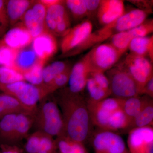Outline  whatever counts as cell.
Masks as SVG:
<instances>
[{"instance_id": "6da1fadb", "label": "cell", "mask_w": 153, "mask_h": 153, "mask_svg": "<svg viewBox=\"0 0 153 153\" xmlns=\"http://www.w3.org/2000/svg\"><path fill=\"white\" fill-rule=\"evenodd\" d=\"M63 117L64 134L75 141L85 143L93 134V125L87 102L80 94L63 89L54 97Z\"/></svg>"}, {"instance_id": "7a4b0ae2", "label": "cell", "mask_w": 153, "mask_h": 153, "mask_svg": "<svg viewBox=\"0 0 153 153\" xmlns=\"http://www.w3.org/2000/svg\"><path fill=\"white\" fill-rule=\"evenodd\" d=\"M32 127L54 137L64 134V123L61 111L54 97L49 95L39 101L32 116Z\"/></svg>"}, {"instance_id": "3957f363", "label": "cell", "mask_w": 153, "mask_h": 153, "mask_svg": "<svg viewBox=\"0 0 153 153\" xmlns=\"http://www.w3.org/2000/svg\"><path fill=\"white\" fill-rule=\"evenodd\" d=\"M106 72L111 93L113 97L125 99L141 95L139 87L122 64Z\"/></svg>"}, {"instance_id": "277c9868", "label": "cell", "mask_w": 153, "mask_h": 153, "mask_svg": "<svg viewBox=\"0 0 153 153\" xmlns=\"http://www.w3.org/2000/svg\"><path fill=\"white\" fill-rule=\"evenodd\" d=\"M123 100L114 97H108L98 102L86 100L93 126L99 129L106 130L113 114L117 110L122 108Z\"/></svg>"}, {"instance_id": "5b68a950", "label": "cell", "mask_w": 153, "mask_h": 153, "mask_svg": "<svg viewBox=\"0 0 153 153\" xmlns=\"http://www.w3.org/2000/svg\"><path fill=\"white\" fill-rule=\"evenodd\" d=\"M0 91L16 99L33 112L41 99L40 88L25 81L8 84L0 83Z\"/></svg>"}, {"instance_id": "8992f818", "label": "cell", "mask_w": 153, "mask_h": 153, "mask_svg": "<svg viewBox=\"0 0 153 153\" xmlns=\"http://www.w3.org/2000/svg\"><path fill=\"white\" fill-rule=\"evenodd\" d=\"M93 25L89 20H85L71 28L63 37L60 47L63 56L76 55L82 44L92 33Z\"/></svg>"}, {"instance_id": "52a82bcc", "label": "cell", "mask_w": 153, "mask_h": 153, "mask_svg": "<svg viewBox=\"0 0 153 153\" xmlns=\"http://www.w3.org/2000/svg\"><path fill=\"white\" fill-rule=\"evenodd\" d=\"M148 13L139 9H134L121 16L112 23L105 25L98 33L103 40L110 38L114 34L129 31L145 22Z\"/></svg>"}, {"instance_id": "ba28073f", "label": "cell", "mask_w": 153, "mask_h": 153, "mask_svg": "<svg viewBox=\"0 0 153 153\" xmlns=\"http://www.w3.org/2000/svg\"><path fill=\"white\" fill-rule=\"evenodd\" d=\"M123 55L110 43L94 47L89 51L91 71L105 73L112 68Z\"/></svg>"}, {"instance_id": "9c48e42d", "label": "cell", "mask_w": 153, "mask_h": 153, "mask_svg": "<svg viewBox=\"0 0 153 153\" xmlns=\"http://www.w3.org/2000/svg\"><path fill=\"white\" fill-rule=\"evenodd\" d=\"M91 138L94 153H129L123 139L117 133L99 129Z\"/></svg>"}, {"instance_id": "30bf717a", "label": "cell", "mask_w": 153, "mask_h": 153, "mask_svg": "<svg viewBox=\"0 0 153 153\" xmlns=\"http://www.w3.org/2000/svg\"><path fill=\"white\" fill-rule=\"evenodd\" d=\"M122 64L137 82L141 93L145 84L153 77L152 63L146 57L130 53Z\"/></svg>"}, {"instance_id": "8fae6325", "label": "cell", "mask_w": 153, "mask_h": 153, "mask_svg": "<svg viewBox=\"0 0 153 153\" xmlns=\"http://www.w3.org/2000/svg\"><path fill=\"white\" fill-rule=\"evenodd\" d=\"M46 11L47 8L40 1H35L21 19V22L30 32L33 38L46 30Z\"/></svg>"}, {"instance_id": "7c38bea8", "label": "cell", "mask_w": 153, "mask_h": 153, "mask_svg": "<svg viewBox=\"0 0 153 153\" xmlns=\"http://www.w3.org/2000/svg\"><path fill=\"white\" fill-rule=\"evenodd\" d=\"M91 70L89 52L71 68L68 90L73 93H81L85 88Z\"/></svg>"}, {"instance_id": "4fadbf2b", "label": "cell", "mask_w": 153, "mask_h": 153, "mask_svg": "<svg viewBox=\"0 0 153 153\" xmlns=\"http://www.w3.org/2000/svg\"><path fill=\"white\" fill-rule=\"evenodd\" d=\"M127 143L129 153H147L153 146L152 126L131 130L128 132Z\"/></svg>"}, {"instance_id": "5bb4252c", "label": "cell", "mask_w": 153, "mask_h": 153, "mask_svg": "<svg viewBox=\"0 0 153 153\" xmlns=\"http://www.w3.org/2000/svg\"><path fill=\"white\" fill-rule=\"evenodd\" d=\"M46 8L45 25L46 30L48 32L54 35L56 29L71 23L65 1L59 0L56 4Z\"/></svg>"}, {"instance_id": "9a60e30c", "label": "cell", "mask_w": 153, "mask_h": 153, "mask_svg": "<svg viewBox=\"0 0 153 153\" xmlns=\"http://www.w3.org/2000/svg\"><path fill=\"white\" fill-rule=\"evenodd\" d=\"M31 46L38 59L45 63L56 54L58 49L55 36L47 30L33 38Z\"/></svg>"}, {"instance_id": "2e32d148", "label": "cell", "mask_w": 153, "mask_h": 153, "mask_svg": "<svg viewBox=\"0 0 153 153\" xmlns=\"http://www.w3.org/2000/svg\"><path fill=\"white\" fill-rule=\"evenodd\" d=\"M33 39L30 32L20 22L7 30L0 39V41L11 49L19 50L29 47Z\"/></svg>"}, {"instance_id": "e0dca14e", "label": "cell", "mask_w": 153, "mask_h": 153, "mask_svg": "<svg viewBox=\"0 0 153 153\" xmlns=\"http://www.w3.org/2000/svg\"><path fill=\"white\" fill-rule=\"evenodd\" d=\"M125 13L124 3L122 0H100L97 17L101 25H109Z\"/></svg>"}, {"instance_id": "ac0fdd59", "label": "cell", "mask_w": 153, "mask_h": 153, "mask_svg": "<svg viewBox=\"0 0 153 153\" xmlns=\"http://www.w3.org/2000/svg\"><path fill=\"white\" fill-rule=\"evenodd\" d=\"M32 111L16 99L8 94H0V119L10 114H26L33 116Z\"/></svg>"}, {"instance_id": "d6986e66", "label": "cell", "mask_w": 153, "mask_h": 153, "mask_svg": "<svg viewBox=\"0 0 153 153\" xmlns=\"http://www.w3.org/2000/svg\"><path fill=\"white\" fill-rule=\"evenodd\" d=\"M35 1L9 0L6 1V9L10 25L13 26L21 21Z\"/></svg>"}, {"instance_id": "ffe728a7", "label": "cell", "mask_w": 153, "mask_h": 153, "mask_svg": "<svg viewBox=\"0 0 153 153\" xmlns=\"http://www.w3.org/2000/svg\"><path fill=\"white\" fill-rule=\"evenodd\" d=\"M40 61L31 47H27L18 50L13 68L22 75Z\"/></svg>"}, {"instance_id": "44dd1931", "label": "cell", "mask_w": 153, "mask_h": 153, "mask_svg": "<svg viewBox=\"0 0 153 153\" xmlns=\"http://www.w3.org/2000/svg\"><path fill=\"white\" fill-rule=\"evenodd\" d=\"M128 49L132 54L145 57L148 56L152 63L153 36L134 38L130 43Z\"/></svg>"}, {"instance_id": "7402d4cb", "label": "cell", "mask_w": 153, "mask_h": 153, "mask_svg": "<svg viewBox=\"0 0 153 153\" xmlns=\"http://www.w3.org/2000/svg\"><path fill=\"white\" fill-rule=\"evenodd\" d=\"M150 98L151 97L147 96L139 95L123 99L122 109L130 120L131 123Z\"/></svg>"}, {"instance_id": "603a6c76", "label": "cell", "mask_w": 153, "mask_h": 153, "mask_svg": "<svg viewBox=\"0 0 153 153\" xmlns=\"http://www.w3.org/2000/svg\"><path fill=\"white\" fill-rule=\"evenodd\" d=\"M153 98H150L141 110L132 121L130 125L128 132L137 128L152 126L153 123Z\"/></svg>"}, {"instance_id": "cb8c5ba5", "label": "cell", "mask_w": 153, "mask_h": 153, "mask_svg": "<svg viewBox=\"0 0 153 153\" xmlns=\"http://www.w3.org/2000/svg\"><path fill=\"white\" fill-rule=\"evenodd\" d=\"M71 68L68 67L65 71L58 75L53 80L47 85L38 86L41 91V99L51 95L55 91L62 89L68 84L70 77Z\"/></svg>"}, {"instance_id": "d4e9b609", "label": "cell", "mask_w": 153, "mask_h": 153, "mask_svg": "<svg viewBox=\"0 0 153 153\" xmlns=\"http://www.w3.org/2000/svg\"><path fill=\"white\" fill-rule=\"evenodd\" d=\"M55 140L60 153H89L84 143L73 140L65 134L57 137Z\"/></svg>"}, {"instance_id": "484cf974", "label": "cell", "mask_w": 153, "mask_h": 153, "mask_svg": "<svg viewBox=\"0 0 153 153\" xmlns=\"http://www.w3.org/2000/svg\"><path fill=\"white\" fill-rule=\"evenodd\" d=\"M33 123L32 116L26 114L16 115L15 134L16 143L27 137L29 132L33 126Z\"/></svg>"}, {"instance_id": "4316f807", "label": "cell", "mask_w": 153, "mask_h": 153, "mask_svg": "<svg viewBox=\"0 0 153 153\" xmlns=\"http://www.w3.org/2000/svg\"><path fill=\"white\" fill-rule=\"evenodd\" d=\"M69 67L67 63L61 61H55L44 66L43 70V84H49Z\"/></svg>"}, {"instance_id": "83f0119b", "label": "cell", "mask_w": 153, "mask_h": 153, "mask_svg": "<svg viewBox=\"0 0 153 153\" xmlns=\"http://www.w3.org/2000/svg\"><path fill=\"white\" fill-rule=\"evenodd\" d=\"M45 64L44 62L40 61L32 68L24 72L22 75L25 81L36 86L43 85V70Z\"/></svg>"}, {"instance_id": "f1b7e54d", "label": "cell", "mask_w": 153, "mask_h": 153, "mask_svg": "<svg viewBox=\"0 0 153 153\" xmlns=\"http://www.w3.org/2000/svg\"><path fill=\"white\" fill-rule=\"evenodd\" d=\"M85 88L87 89L89 95V98L87 100L90 101H101L104 99L109 97V96L111 95L110 92L105 90L100 87L90 76L88 79Z\"/></svg>"}, {"instance_id": "f546056e", "label": "cell", "mask_w": 153, "mask_h": 153, "mask_svg": "<svg viewBox=\"0 0 153 153\" xmlns=\"http://www.w3.org/2000/svg\"><path fill=\"white\" fill-rule=\"evenodd\" d=\"M111 38L110 44L123 54L128 49L131 41L133 39L129 31H125L117 33L113 35Z\"/></svg>"}, {"instance_id": "4dcf8cb0", "label": "cell", "mask_w": 153, "mask_h": 153, "mask_svg": "<svg viewBox=\"0 0 153 153\" xmlns=\"http://www.w3.org/2000/svg\"><path fill=\"white\" fill-rule=\"evenodd\" d=\"M65 4L68 12L75 19H82L88 16L84 0H66Z\"/></svg>"}, {"instance_id": "1f68e13d", "label": "cell", "mask_w": 153, "mask_h": 153, "mask_svg": "<svg viewBox=\"0 0 153 153\" xmlns=\"http://www.w3.org/2000/svg\"><path fill=\"white\" fill-rule=\"evenodd\" d=\"M20 81H25L23 75L14 68L0 66V83L8 84Z\"/></svg>"}, {"instance_id": "d6a6232c", "label": "cell", "mask_w": 153, "mask_h": 153, "mask_svg": "<svg viewBox=\"0 0 153 153\" xmlns=\"http://www.w3.org/2000/svg\"><path fill=\"white\" fill-rule=\"evenodd\" d=\"M17 51L7 47L0 41V66L13 68Z\"/></svg>"}, {"instance_id": "836d02e7", "label": "cell", "mask_w": 153, "mask_h": 153, "mask_svg": "<svg viewBox=\"0 0 153 153\" xmlns=\"http://www.w3.org/2000/svg\"><path fill=\"white\" fill-rule=\"evenodd\" d=\"M129 31L133 38L146 37L153 33V20H146L142 24Z\"/></svg>"}, {"instance_id": "e575fe53", "label": "cell", "mask_w": 153, "mask_h": 153, "mask_svg": "<svg viewBox=\"0 0 153 153\" xmlns=\"http://www.w3.org/2000/svg\"><path fill=\"white\" fill-rule=\"evenodd\" d=\"M6 2L0 0V39L7 31L10 25L6 12Z\"/></svg>"}, {"instance_id": "d590c367", "label": "cell", "mask_w": 153, "mask_h": 153, "mask_svg": "<svg viewBox=\"0 0 153 153\" xmlns=\"http://www.w3.org/2000/svg\"><path fill=\"white\" fill-rule=\"evenodd\" d=\"M90 76L100 87L111 93L109 80L104 72L91 71Z\"/></svg>"}, {"instance_id": "8d00e7d4", "label": "cell", "mask_w": 153, "mask_h": 153, "mask_svg": "<svg viewBox=\"0 0 153 153\" xmlns=\"http://www.w3.org/2000/svg\"><path fill=\"white\" fill-rule=\"evenodd\" d=\"M87 10L88 16L97 12L100 4V0H84Z\"/></svg>"}, {"instance_id": "74e56055", "label": "cell", "mask_w": 153, "mask_h": 153, "mask_svg": "<svg viewBox=\"0 0 153 153\" xmlns=\"http://www.w3.org/2000/svg\"><path fill=\"white\" fill-rule=\"evenodd\" d=\"M147 96L153 98V77L145 84L141 91V95Z\"/></svg>"}, {"instance_id": "f35d334b", "label": "cell", "mask_w": 153, "mask_h": 153, "mask_svg": "<svg viewBox=\"0 0 153 153\" xmlns=\"http://www.w3.org/2000/svg\"><path fill=\"white\" fill-rule=\"evenodd\" d=\"M132 3L137 5V6L140 8V10L146 11L148 13L150 10H151L152 7V2H149V1H131Z\"/></svg>"}, {"instance_id": "ab89813d", "label": "cell", "mask_w": 153, "mask_h": 153, "mask_svg": "<svg viewBox=\"0 0 153 153\" xmlns=\"http://www.w3.org/2000/svg\"><path fill=\"white\" fill-rule=\"evenodd\" d=\"M2 151L0 153H20L15 145H0Z\"/></svg>"}]
</instances>
